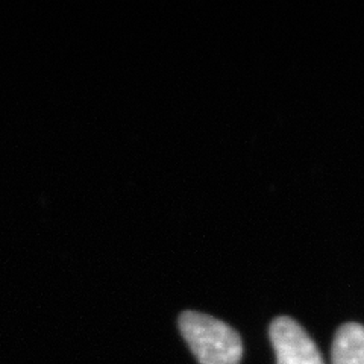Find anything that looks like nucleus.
<instances>
[{
    "label": "nucleus",
    "mask_w": 364,
    "mask_h": 364,
    "mask_svg": "<svg viewBox=\"0 0 364 364\" xmlns=\"http://www.w3.org/2000/svg\"><path fill=\"white\" fill-rule=\"evenodd\" d=\"M333 364H364V326L346 323L338 328L333 341Z\"/></svg>",
    "instance_id": "3"
},
{
    "label": "nucleus",
    "mask_w": 364,
    "mask_h": 364,
    "mask_svg": "<svg viewBox=\"0 0 364 364\" xmlns=\"http://www.w3.org/2000/svg\"><path fill=\"white\" fill-rule=\"evenodd\" d=\"M179 329L200 364H238L243 355L242 338L231 326L208 314L186 311Z\"/></svg>",
    "instance_id": "1"
},
{
    "label": "nucleus",
    "mask_w": 364,
    "mask_h": 364,
    "mask_svg": "<svg viewBox=\"0 0 364 364\" xmlns=\"http://www.w3.org/2000/svg\"><path fill=\"white\" fill-rule=\"evenodd\" d=\"M270 341L277 364H325L311 337L290 317H278L272 322Z\"/></svg>",
    "instance_id": "2"
}]
</instances>
